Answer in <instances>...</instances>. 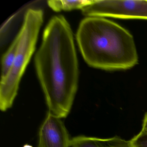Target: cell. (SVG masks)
I'll list each match as a JSON object with an SVG mask.
<instances>
[{
	"label": "cell",
	"instance_id": "cell-1",
	"mask_svg": "<svg viewBox=\"0 0 147 147\" xmlns=\"http://www.w3.org/2000/svg\"><path fill=\"white\" fill-rule=\"evenodd\" d=\"M35 63L49 112L67 117L78 89L79 70L73 32L63 16L50 20Z\"/></svg>",
	"mask_w": 147,
	"mask_h": 147
},
{
	"label": "cell",
	"instance_id": "cell-2",
	"mask_svg": "<svg viewBox=\"0 0 147 147\" xmlns=\"http://www.w3.org/2000/svg\"><path fill=\"white\" fill-rule=\"evenodd\" d=\"M76 40L84 60L91 67L106 70L127 69L138 63L131 34L103 17H86L80 23Z\"/></svg>",
	"mask_w": 147,
	"mask_h": 147
},
{
	"label": "cell",
	"instance_id": "cell-3",
	"mask_svg": "<svg viewBox=\"0 0 147 147\" xmlns=\"http://www.w3.org/2000/svg\"><path fill=\"white\" fill-rule=\"evenodd\" d=\"M43 11L30 8L25 14L23 25L17 35L19 44L13 64L0 84V110L11 108L18 94L19 84L36 49L38 33L43 22Z\"/></svg>",
	"mask_w": 147,
	"mask_h": 147
},
{
	"label": "cell",
	"instance_id": "cell-4",
	"mask_svg": "<svg viewBox=\"0 0 147 147\" xmlns=\"http://www.w3.org/2000/svg\"><path fill=\"white\" fill-rule=\"evenodd\" d=\"M81 11L87 17L147 20V1L92 0Z\"/></svg>",
	"mask_w": 147,
	"mask_h": 147
},
{
	"label": "cell",
	"instance_id": "cell-5",
	"mask_svg": "<svg viewBox=\"0 0 147 147\" xmlns=\"http://www.w3.org/2000/svg\"><path fill=\"white\" fill-rule=\"evenodd\" d=\"M61 119L48 112L39 129L38 147H70L71 139Z\"/></svg>",
	"mask_w": 147,
	"mask_h": 147
},
{
	"label": "cell",
	"instance_id": "cell-6",
	"mask_svg": "<svg viewBox=\"0 0 147 147\" xmlns=\"http://www.w3.org/2000/svg\"><path fill=\"white\" fill-rule=\"evenodd\" d=\"M70 147H129V141L118 136L109 138L79 136L70 140Z\"/></svg>",
	"mask_w": 147,
	"mask_h": 147
},
{
	"label": "cell",
	"instance_id": "cell-7",
	"mask_svg": "<svg viewBox=\"0 0 147 147\" xmlns=\"http://www.w3.org/2000/svg\"><path fill=\"white\" fill-rule=\"evenodd\" d=\"M92 0H76V1H66V0H51L48 1V5L50 8L55 11H71L75 9H82L89 5Z\"/></svg>",
	"mask_w": 147,
	"mask_h": 147
},
{
	"label": "cell",
	"instance_id": "cell-8",
	"mask_svg": "<svg viewBox=\"0 0 147 147\" xmlns=\"http://www.w3.org/2000/svg\"><path fill=\"white\" fill-rule=\"evenodd\" d=\"M19 44V38L18 36L9 47L7 51L4 54L1 61V79L5 78L11 69L17 53Z\"/></svg>",
	"mask_w": 147,
	"mask_h": 147
},
{
	"label": "cell",
	"instance_id": "cell-9",
	"mask_svg": "<svg viewBox=\"0 0 147 147\" xmlns=\"http://www.w3.org/2000/svg\"><path fill=\"white\" fill-rule=\"evenodd\" d=\"M129 147H147V131L142 130L129 141Z\"/></svg>",
	"mask_w": 147,
	"mask_h": 147
},
{
	"label": "cell",
	"instance_id": "cell-10",
	"mask_svg": "<svg viewBox=\"0 0 147 147\" xmlns=\"http://www.w3.org/2000/svg\"><path fill=\"white\" fill-rule=\"evenodd\" d=\"M142 130L147 131V113H146L144 118Z\"/></svg>",
	"mask_w": 147,
	"mask_h": 147
},
{
	"label": "cell",
	"instance_id": "cell-11",
	"mask_svg": "<svg viewBox=\"0 0 147 147\" xmlns=\"http://www.w3.org/2000/svg\"><path fill=\"white\" fill-rule=\"evenodd\" d=\"M23 147H32V146L31 145H28V144H26Z\"/></svg>",
	"mask_w": 147,
	"mask_h": 147
}]
</instances>
